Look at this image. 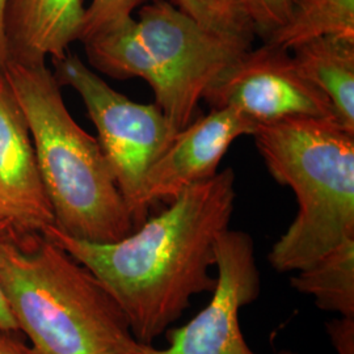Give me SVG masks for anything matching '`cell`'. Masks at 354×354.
<instances>
[{
    "mask_svg": "<svg viewBox=\"0 0 354 354\" xmlns=\"http://www.w3.org/2000/svg\"><path fill=\"white\" fill-rule=\"evenodd\" d=\"M235 172L180 192L169 207L111 243L76 239L51 226L44 235L86 266L122 308L136 339L151 345L189 308L193 297L213 292L218 238L235 209Z\"/></svg>",
    "mask_w": 354,
    "mask_h": 354,
    "instance_id": "obj_1",
    "label": "cell"
},
{
    "mask_svg": "<svg viewBox=\"0 0 354 354\" xmlns=\"http://www.w3.org/2000/svg\"><path fill=\"white\" fill-rule=\"evenodd\" d=\"M0 289L32 354H137L120 304L88 269L44 234L0 243Z\"/></svg>",
    "mask_w": 354,
    "mask_h": 354,
    "instance_id": "obj_2",
    "label": "cell"
},
{
    "mask_svg": "<svg viewBox=\"0 0 354 354\" xmlns=\"http://www.w3.org/2000/svg\"><path fill=\"white\" fill-rule=\"evenodd\" d=\"M3 74L26 117L54 227L76 239L117 241L136 228L100 143L76 124L42 64L7 61Z\"/></svg>",
    "mask_w": 354,
    "mask_h": 354,
    "instance_id": "obj_3",
    "label": "cell"
},
{
    "mask_svg": "<svg viewBox=\"0 0 354 354\" xmlns=\"http://www.w3.org/2000/svg\"><path fill=\"white\" fill-rule=\"evenodd\" d=\"M252 136L270 175L298 203L269 252L272 268L302 270L354 238V134L330 120L289 118L259 125Z\"/></svg>",
    "mask_w": 354,
    "mask_h": 354,
    "instance_id": "obj_4",
    "label": "cell"
},
{
    "mask_svg": "<svg viewBox=\"0 0 354 354\" xmlns=\"http://www.w3.org/2000/svg\"><path fill=\"white\" fill-rule=\"evenodd\" d=\"M83 44L97 71L147 82L175 133L196 120L206 89L253 45L205 28L167 0L143 4L138 20L131 16Z\"/></svg>",
    "mask_w": 354,
    "mask_h": 354,
    "instance_id": "obj_5",
    "label": "cell"
},
{
    "mask_svg": "<svg viewBox=\"0 0 354 354\" xmlns=\"http://www.w3.org/2000/svg\"><path fill=\"white\" fill-rule=\"evenodd\" d=\"M59 86L75 89L97 129L99 143L136 227L150 209L143 200L147 171L167 150L175 130L156 104H140L112 88L73 53L53 61Z\"/></svg>",
    "mask_w": 354,
    "mask_h": 354,
    "instance_id": "obj_6",
    "label": "cell"
},
{
    "mask_svg": "<svg viewBox=\"0 0 354 354\" xmlns=\"http://www.w3.org/2000/svg\"><path fill=\"white\" fill-rule=\"evenodd\" d=\"M291 51L266 42L230 64L203 93L210 108H228L257 127L289 118L336 122L328 97L301 73Z\"/></svg>",
    "mask_w": 354,
    "mask_h": 354,
    "instance_id": "obj_7",
    "label": "cell"
},
{
    "mask_svg": "<svg viewBox=\"0 0 354 354\" xmlns=\"http://www.w3.org/2000/svg\"><path fill=\"white\" fill-rule=\"evenodd\" d=\"M216 285L210 302L185 326L169 333V345L142 344L137 354H257L241 332L239 313L260 294L254 241L248 232L226 230L215 247Z\"/></svg>",
    "mask_w": 354,
    "mask_h": 354,
    "instance_id": "obj_8",
    "label": "cell"
},
{
    "mask_svg": "<svg viewBox=\"0 0 354 354\" xmlns=\"http://www.w3.org/2000/svg\"><path fill=\"white\" fill-rule=\"evenodd\" d=\"M257 125L243 114L219 108L192 121L147 171L143 200L150 209L158 201L171 203L180 192L216 175L218 165L234 140L252 136Z\"/></svg>",
    "mask_w": 354,
    "mask_h": 354,
    "instance_id": "obj_9",
    "label": "cell"
},
{
    "mask_svg": "<svg viewBox=\"0 0 354 354\" xmlns=\"http://www.w3.org/2000/svg\"><path fill=\"white\" fill-rule=\"evenodd\" d=\"M0 218L20 235L44 234L54 226L30 131L3 73H0Z\"/></svg>",
    "mask_w": 354,
    "mask_h": 354,
    "instance_id": "obj_10",
    "label": "cell"
},
{
    "mask_svg": "<svg viewBox=\"0 0 354 354\" xmlns=\"http://www.w3.org/2000/svg\"><path fill=\"white\" fill-rule=\"evenodd\" d=\"M83 0H7L4 35L7 61L42 64L62 59L80 39Z\"/></svg>",
    "mask_w": 354,
    "mask_h": 354,
    "instance_id": "obj_11",
    "label": "cell"
},
{
    "mask_svg": "<svg viewBox=\"0 0 354 354\" xmlns=\"http://www.w3.org/2000/svg\"><path fill=\"white\" fill-rule=\"evenodd\" d=\"M291 51L301 73L328 97L336 122L354 134L353 41L328 36Z\"/></svg>",
    "mask_w": 354,
    "mask_h": 354,
    "instance_id": "obj_12",
    "label": "cell"
},
{
    "mask_svg": "<svg viewBox=\"0 0 354 354\" xmlns=\"http://www.w3.org/2000/svg\"><path fill=\"white\" fill-rule=\"evenodd\" d=\"M290 283L298 292L313 297L320 310L354 317V238L298 270Z\"/></svg>",
    "mask_w": 354,
    "mask_h": 354,
    "instance_id": "obj_13",
    "label": "cell"
},
{
    "mask_svg": "<svg viewBox=\"0 0 354 354\" xmlns=\"http://www.w3.org/2000/svg\"><path fill=\"white\" fill-rule=\"evenodd\" d=\"M328 36L354 42V0H292L289 20L266 42L291 51Z\"/></svg>",
    "mask_w": 354,
    "mask_h": 354,
    "instance_id": "obj_14",
    "label": "cell"
},
{
    "mask_svg": "<svg viewBox=\"0 0 354 354\" xmlns=\"http://www.w3.org/2000/svg\"><path fill=\"white\" fill-rule=\"evenodd\" d=\"M180 11L216 33L252 41V24L241 0H171Z\"/></svg>",
    "mask_w": 354,
    "mask_h": 354,
    "instance_id": "obj_15",
    "label": "cell"
},
{
    "mask_svg": "<svg viewBox=\"0 0 354 354\" xmlns=\"http://www.w3.org/2000/svg\"><path fill=\"white\" fill-rule=\"evenodd\" d=\"M149 1L151 0H92L84 12L79 41L84 42L105 29L127 20L138 7Z\"/></svg>",
    "mask_w": 354,
    "mask_h": 354,
    "instance_id": "obj_16",
    "label": "cell"
},
{
    "mask_svg": "<svg viewBox=\"0 0 354 354\" xmlns=\"http://www.w3.org/2000/svg\"><path fill=\"white\" fill-rule=\"evenodd\" d=\"M254 35L266 41L290 17L292 0H241Z\"/></svg>",
    "mask_w": 354,
    "mask_h": 354,
    "instance_id": "obj_17",
    "label": "cell"
},
{
    "mask_svg": "<svg viewBox=\"0 0 354 354\" xmlns=\"http://www.w3.org/2000/svg\"><path fill=\"white\" fill-rule=\"evenodd\" d=\"M326 327L337 354H354V317L332 319Z\"/></svg>",
    "mask_w": 354,
    "mask_h": 354,
    "instance_id": "obj_18",
    "label": "cell"
},
{
    "mask_svg": "<svg viewBox=\"0 0 354 354\" xmlns=\"http://www.w3.org/2000/svg\"><path fill=\"white\" fill-rule=\"evenodd\" d=\"M10 231H12L11 225L7 221L0 218V243L8 235ZM0 332H6V333L19 332L17 326L13 320L12 314H11V311L7 306V302L4 299L1 289H0Z\"/></svg>",
    "mask_w": 354,
    "mask_h": 354,
    "instance_id": "obj_19",
    "label": "cell"
},
{
    "mask_svg": "<svg viewBox=\"0 0 354 354\" xmlns=\"http://www.w3.org/2000/svg\"><path fill=\"white\" fill-rule=\"evenodd\" d=\"M0 354H32L29 349L15 342L11 337V333L0 332Z\"/></svg>",
    "mask_w": 354,
    "mask_h": 354,
    "instance_id": "obj_20",
    "label": "cell"
},
{
    "mask_svg": "<svg viewBox=\"0 0 354 354\" xmlns=\"http://www.w3.org/2000/svg\"><path fill=\"white\" fill-rule=\"evenodd\" d=\"M7 0H0V73H3L4 66L7 64V45H6V35H4V13H6Z\"/></svg>",
    "mask_w": 354,
    "mask_h": 354,
    "instance_id": "obj_21",
    "label": "cell"
},
{
    "mask_svg": "<svg viewBox=\"0 0 354 354\" xmlns=\"http://www.w3.org/2000/svg\"><path fill=\"white\" fill-rule=\"evenodd\" d=\"M279 354H298V353H294V352H290V351H282V352H279Z\"/></svg>",
    "mask_w": 354,
    "mask_h": 354,
    "instance_id": "obj_22",
    "label": "cell"
}]
</instances>
